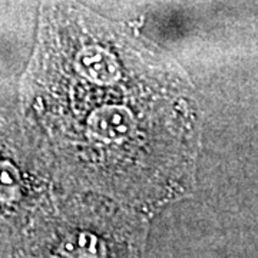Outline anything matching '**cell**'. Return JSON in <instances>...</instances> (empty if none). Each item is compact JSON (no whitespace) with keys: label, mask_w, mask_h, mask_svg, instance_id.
<instances>
[{"label":"cell","mask_w":258,"mask_h":258,"mask_svg":"<svg viewBox=\"0 0 258 258\" xmlns=\"http://www.w3.org/2000/svg\"><path fill=\"white\" fill-rule=\"evenodd\" d=\"M46 40L43 113L68 171L137 201L174 189L194 135L179 78L122 32L71 8L50 22Z\"/></svg>","instance_id":"6da1fadb"},{"label":"cell","mask_w":258,"mask_h":258,"mask_svg":"<svg viewBox=\"0 0 258 258\" xmlns=\"http://www.w3.org/2000/svg\"><path fill=\"white\" fill-rule=\"evenodd\" d=\"M113 212H64L26 258H145L144 234Z\"/></svg>","instance_id":"7a4b0ae2"}]
</instances>
